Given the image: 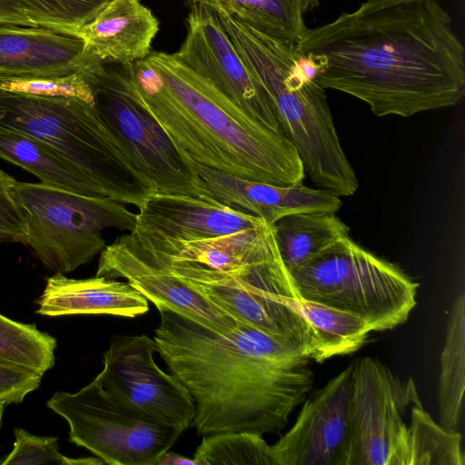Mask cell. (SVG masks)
Instances as JSON below:
<instances>
[{
	"label": "cell",
	"mask_w": 465,
	"mask_h": 465,
	"mask_svg": "<svg viewBox=\"0 0 465 465\" xmlns=\"http://www.w3.org/2000/svg\"><path fill=\"white\" fill-rule=\"evenodd\" d=\"M173 55L252 118L282 134L270 96L250 72L210 5L192 1L186 37Z\"/></svg>",
	"instance_id": "13"
},
{
	"label": "cell",
	"mask_w": 465,
	"mask_h": 465,
	"mask_svg": "<svg viewBox=\"0 0 465 465\" xmlns=\"http://www.w3.org/2000/svg\"><path fill=\"white\" fill-rule=\"evenodd\" d=\"M272 225L281 258L289 272L350 233V228L332 212L292 213Z\"/></svg>",
	"instance_id": "23"
},
{
	"label": "cell",
	"mask_w": 465,
	"mask_h": 465,
	"mask_svg": "<svg viewBox=\"0 0 465 465\" xmlns=\"http://www.w3.org/2000/svg\"><path fill=\"white\" fill-rule=\"evenodd\" d=\"M73 27L90 23L111 0H45Z\"/></svg>",
	"instance_id": "35"
},
{
	"label": "cell",
	"mask_w": 465,
	"mask_h": 465,
	"mask_svg": "<svg viewBox=\"0 0 465 465\" xmlns=\"http://www.w3.org/2000/svg\"><path fill=\"white\" fill-rule=\"evenodd\" d=\"M197 465L193 458H188L181 454L165 451L156 461L155 465Z\"/></svg>",
	"instance_id": "36"
},
{
	"label": "cell",
	"mask_w": 465,
	"mask_h": 465,
	"mask_svg": "<svg viewBox=\"0 0 465 465\" xmlns=\"http://www.w3.org/2000/svg\"><path fill=\"white\" fill-rule=\"evenodd\" d=\"M193 460L197 465H275L272 446L252 431L205 435Z\"/></svg>",
	"instance_id": "29"
},
{
	"label": "cell",
	"mask_w": 465,
	"mask_h": 465,
	"mask_svg": "<svg viewBox=\"0 0 465 465\" xmlns=\"http://www.w3.org/2000/svg\"><path fill=\"white\" fill-rule=\"evenodd\" d=\"M0 125L54 148L94 179L108 198L139 209L155 192L94 102L0 89Z\"/></svg>",
	"instance_id": "5"
},
{
	"label": "cell",
	"mask_w": 465,
	"mask_h": 465,
	"mask_svg": "<svg viewBox=\"0 0 465 465\" xmlns=\"http://www.w3.org/2000/svg\"><path fill=\"white\" fill-rule=\"evenodd\" d=\"M465 294L454 300L440 355L438 388L440 424L458 430L465 391Z\"/></svg>",
	"instance_id": "24"
},
{
	"label": "cell",
	"mask_w": 465,
	"mask_h": 465,
	"mask_svg": "<svg viewBox=\"0 0 465 465\" xmlns=\"http://www.w3.org/2000/svg\"><path fill=\"white\" fill-rule=\"evenodd\" d=\"M98 112L110 124L157 193H202L198 176L178 146L136 99L130 64L95 57L84 69Z\"/></svg>",
	"instance_id": "9"
},
{
	"label": "cell",
	"mask_w": 465,
	"mask_h": 465,
	"mask_svg": "<svg viewBox=\"0 0 465 465\" xmlns=\"http://www.w3.org/2000/svg\"><path fill=\"white\" fill-rule=\"evenodd\" d=\"M47 407L67 421L72 442L109 465H155L183 433L135 412L94 380L55 392Z\"/></svg>",
	"instance_id": "10"
},
{
	"label": "cell",
	"mask_w": 465,
	"mask_h": 465,
	"mask_svg": "<svg viewBox=\"0 0 465 465\" xmlns=\"http://www.w3.org/2000/svg\"><path fill=\"white\" fill-rule=\"evenodd\" d=\"M42 377L35 371L0 361V401L7 404L22 402L39 387Z\"/></svg>",
	"instance_id": "34"
},
{
	"label": "cell",
	"mask_w": 465,
	"mask_h": 465,
	"mask_svg": "<svg viewBox=\"0 0 465 465\" xmlns=\"http://www.w3.org/2000/svg\"><path fill=\"white\" fill-rule=\"evenodd\" d=\"M323 89L350 94L377 116L457 104L465 94V51L439 0H363L296 44Z\"/></svg>",
	"instance_id": "1"
},
{
	"label": "cell",
	"mask_w": 465,
	"mask_h": 465,
	"mask_svg": "<svg viewBox=\"0 0 465 465\" xmlns=\"http://www.w3.org/2000/svg\"><path fill=\"white\" fill-rule=\"evenodd\" d=\"M158 30L157 18L140 0H111L79 32L98 59L131 64L152 53Z\"/></svg>",
	"instance_id": "21"
},
{
	"label": "cell",
	"mask_w": 465,
	"mask_h": 465,
	"mask_svg": "<svg viewBox=\"0 0 465 465\" xmlns=\"http://www.w3.org/2000/svg\"><path fill=\"white\" fill-rule=\"evenodd\" d=\"M11 452L0 461L1 465H97L104 462L97 458H68L58 449L57 437L37 436L16 428Z\"/></svg>",
	"instance_id": "30"
},
{
	"label": "cell",
	"mask_w": 465,
	"mask_h": 465,
	"mask_svg": "<svg viewBox=\"0 0 465 465\" xmlns=\"http://www.w3.org/2000/svg\"><path fill=\"white\" fill-rule=\"evenodd\" d=\"M94 57L79 30L0 25V84L69 76Z\"/></svg>",
	"instance_id": "17"
},
{
	"label": "cell",
	"mask_w": 465,
	"mask_h": 465,
	"mask_svg": "<svg viewBox=\"0 0 465 465\" xmlns=\"http://www.w3.org/2000/svg\"><path fill=\"white\" fill-rule=\"evenodd\" d=\"M74 29L45 0H0V25Z\"/></svg>",
	"instance_id": "32"
},
{
	"label": "cell",
	"mask_w": 465,
	"mask_h": 465,
	"mask_svg": "<svg viewBox=\"0 0 465 465\" xmlns=\"http://www.w3.org/2000/svg\"><path fill=\"white\" fill-rule=\"evenodd\" d=\"M236 51L270 96L282 134L297 150L304 173L320 188L354 194L359 183L338 137L325 89L295 43L261 32L210 5Z\"/></svg>",
	"instance_id": "4"
},
{
	"label": "cell",
	"mask_w": 465,
	"mask_h": 465,
	"mask_svg": "<svg viewBox=\"0 0 465 465\" xmlns=\"http://www.w3.org/2000/svg\"><path fill=\"white\" fill-rule=\"evenodd\" d=\"M15 194L27 224L25 244L55 272H73L101 253L104 230L130 232L135 224L136 213L111 198L18 181Z\"/></svg>",
	"instance_id": "7"
},
{
	"label": "cell",
	"mask_w": 465,
	"mask_h": 465,
	"mask_svg": "<svg viewBox=\"0 0 465 465\" xmlns=\"http://www.w3.org/2000/svg\"><path fill=\"white\" fill-rule=\"evenodd\" d=\"M290 273L301 298L355 314L371 331L405 322L417 303L418 284L350 235Z\"/></svg>",
	"instance_id": "6"
},
{
	"label": "cell",
	"mask_w": 465,
	"mask_h": 465,
	"mask_svg": "<svg viewBox=\"0 0 465 465\" xmlns=\"http://www.w3.org/2000/svg\"><path fill=\"white\" fill-rule=\"evenodd\" d=\"M292 305L312 326L319 341V351L314 357L322 362L337 355L358 351L371 331L362 318L328 305L296 297Z\"/></svg>",
	"instance_id": "26"
},
{
	"label": "cell",
	"mask_w": 465,
	"mask_h": 465,
	"mask_svg": "<svg viewBox=\"0 0 465 465\" xmlns=\"http://www.w3.org/2000/svg\"><path fill=\"white\" fill-rule=\"evenodd\" d=\"M6 405H7V403L5 401H0V429H1V426H2L3 413H4V411H5V408Z\"/></svg>",
	"instance_id": "37"
},
{
	"label": "cell",
	"mask_w": 465,
	"mask_h": 465,
	"mask_svg": "<svg viewBox=\"0 0 465 465\" xmlns=\"http://www.w3.org/2000/svg\"><path fill=\"white\" fill-rule=\"evenodd\" d=\"M134 227L118 239L135 251L163 252L173 246L252 228L260 217L201 193H153L138 209Z\"/></svg>",
	"instance_id": "14"
},
{
	"label": "cell",
	"mask_w": 465,
	"mask_h": 465,
	"mask_svg": "<svg viewBox=\"0 0 465 465\" xmlns=\"http://www.w3.org/2000/svg\"><path fill=\"white\" fill-rule=\"evenodd\" d=\"M135 252L164 263L186 285L237 322L301 351L309 359L318 352L319 341L312 326L292 305L299 294L282 261L267 264L249 276L236 277L157 253Z\"/></svg>",
	"instance_id": "8"
},
{
	"label": "cell",
	"mask_w": 465,
	"mask_h": 465,
	"mask_svg": "<svg viewBox=\"0 0 465 465\" xmlns=\"http://www.w3.org/2000/svg\"><path fill=\"white\" fill-rule=\"evenodd\" d=\"M401 465H464L461 435L436 423L417 395L410 404Z\"/></svg>",
	"instance_id": "25"
},
{
	"label": "cell",
	"mask_w": 465,
	"mask_h": 465,
	"mask_svg": "<svg viewBox=\"0 0 465 465\" xmlns=\"http://www.w3.org/2000/svg\"><path fill=\"white\" fill-rule=\"evenodd\" d=\"M0 158L39 178L40 183L91 197L104 189L54 148L24 132L0 125Z\"/></svg>",
	"instance_id": "22"
},
{
	"label": "cell",
	"mask_w": 465,
	"mask_h": 465,
	"mask_svg": "<svg viewBox=\"0 0 465 465\" xmlns=\"http://www.w3.org/2000/svg\"><path fill=\"white\" fill-rule=\"evenodd\" d=\"M138 102L196 163L274 184L302 183L293 144L252 118L173 54L152 52L130 65Z\"/></svg>",
	"instance_id": "3"
},
{
	"label": "cell",
	"mask_w": 465,
	"mask_h": 465,
	"mask_svg": "<svg viewBox=\"0 0 465 465\" xmlns=\"http://www.w3.org/2000/svg\"><path fill=\"white\" fill-rule=\"evenodd\" d=\"M216 5L253 28L298 43L307 28L304 0H191Z\"/></svg>",
	"instance_id": "27"
},
{
	"label": "cell",
	"mask_w": 465,
	"mask_h": 465,
	"mask_svg": "<svg viewBox=\"0 0 465 465\" xmlns=\"http://www.w3.org/2000/svg\"><path fill=\"white\" fill-rule=\"evenodd\" d=\"M135 252L198 263L236 277L249 276L261 267L282 259L273 225L265 221L252 228L181 243L163 252Z\"/></svg>",
	"instance_id": "20"
},
{
	"label": "cell",
	"mask_w": 465,
	"mask_h": 465,
	"mask_svg": "<svg viewBox=\"0 0 465 465\" xmlns=\"http://www.w3.org/2000/svg\"><path fill=\"white\" fill-rule=\"evenodd\" d=\"M56 341L35 324L11 320L0 313V361L44 375L54 363Z\"/></svg>",
	"instance_id": "28"
},
{
	"label": "cell",
	"mask_w": 465,
	"mask_h": 465,
	"mask_svg": "<svg viewBox=\"0 0 465 465\" xmlns=\"http://www.w3.org/2000/svg\"><path fill=\"white\" fill-rule=\"evenodd\" d=\"M153 340L193 399L199 435L278 433L312 385L303 352L243 322L222 332L163 311Z\"/></svg>",
	"instance_id": "2"
},
{
	"label": "cell",
	"mask_w": 465,
	"mask_h": 465,
	"mask_svg": "<svg viewBox=\"0 0 465 465\" xmlns=\"http://www.w3.org/2000/svg\"><path fill=\"white\" fill-rule=\"evenodd\" d=\"M184 151V150H183ZM202 193L270 224L283 216L303 212H338L342 202L331 191L296 184H274L239 178L194 162Z\"/></svg>",
	"instance_id": "18"
},
{
	"label": "cell",
	"mask_w": 465,
	"mask_h": 465,
	"mask_svg": "<svg viewBox=\"0 0 465 465\" xmlns=\"http://www.w3.org/2000/svg\"><path fill=\"white\" fill-rule=\"evenodd\" d=\"M155 352L154 340L145 334L115 336L94 381L140 415L183 432L194 417L193 399L177 378L159 368Z\"/></svg>",
	"instance_id": "12"
},
{
	"label": "cell",
	"mask_w": 465,
	"mask_h": 465,
	"mask_svg": "<svg viewBox=\"0 0 465 465\" xmlns=\"http://www.w3.org/2000/svg\"><path fill=\"white\" fill-rule=\"evenodd\" d=\"M377 358L351 363L349 430L341 465H401L407 410L417 396Z\"/></svg>",
	"instance_id": "11"
},
{
	"label": "cell",
	"mask_w": 465,
	"mask_h": 465,
	"mask_svg": "<svg viewBox=\"0 0 465 465\" xmlns=\"http://www.w3.org/2000/svg\"><path fill=\"white\" fill-rule=\"evenodd\" d=\"M16 180L0 169V242L25 243L27 224L15 199Z\"/></svg>",
	"instance_id": "33"
},
{
	"label": "cell",
	"mask_w": 465,
	"mask_h": 465,
	"mask_svg": "<svg viewBox=\"0 0 465 465\" xmlns=\"http://www.w3.org/2000/svg\"><path fill=\"white\" fill-rule=\"evenodd\" d=\"M95 276L125 279L159 312L177 313L213 331L225 332L241 322L191 289L164 263L139 255L118 239L101 252Z\"/></svg>",
	"instance_id": "16"
},
{
	"label": "cell",
	"mask_w": 465,
	"mask_h": 465,
	"mask_svg": "<svg viewBox=\"0 0 465 465\" xmlns=\"http://www.w3.org/2000/svg\"><path fill=\"white\" fill-rule=\"evenodd\" d=\"M46 316L109 314L134 318L149 310L148 301L128 282L104 276L71 279L55 272L37 301Z\"/></svg>",
	"instance_id": "19"
},
{
	"label": "cell",
	"mask_w": 465,
	"mask_h": 465,
	"mask_svg": "<svg viewBox=\"0 0 465 465\" xmlns=\"http://www.w3.org/2000/svg\"><path fill=\"white\" fill-rule=\"evenodd\" d=\"M351 364L304 401L272 445L275 465H341L349 430Z\"/></svg>",
	"instance_id": "15"
},
{
	"label": "cell",
	"mask_w": 465,
	"mask_h": 465,
	"mask_svg": "<svg viewBox=\"0 0 465 465\" xmlns=\"http://www.w3.org/2000/svg\"><path fill=\"white\" fill-rule=\"evenodd\" d=\"M0 89L40 96L78 97L94 102L91 88L82 71L64 77L4 82L0 84Z\"/></svg>",
	"instance_id": "31"
}]
</instances>
